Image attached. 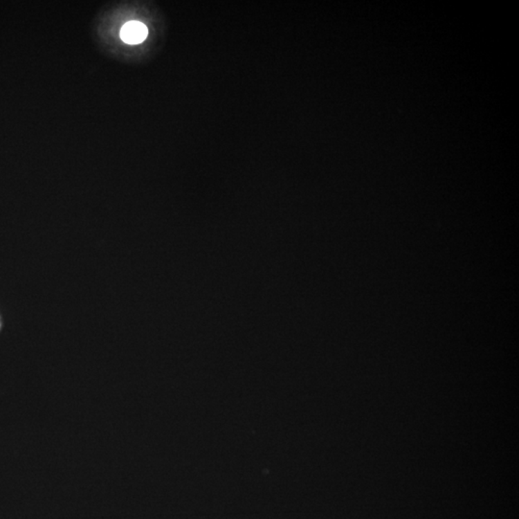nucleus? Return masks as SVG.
Listing matches in <instances>:
<instances>
[{
	"mask_svg": "<svg viewBox=\"0 0 519 519\" xmlns=\"http://www.w3.org/2000/svg\"><path fill=\"white\" fill-rule=\"evenodd\" d=\"M147 26L142 22L130 21L121 29L120 38L126 44H137L147 39Z\"/></svg>",
	"mask_w": 519,
	"mask_h": 519,
	"instance_id": "obj_1",
	"label": "nucleus"
}]
</instances>
